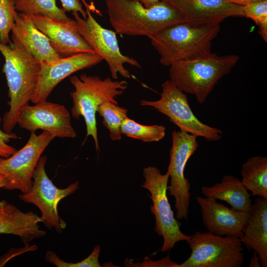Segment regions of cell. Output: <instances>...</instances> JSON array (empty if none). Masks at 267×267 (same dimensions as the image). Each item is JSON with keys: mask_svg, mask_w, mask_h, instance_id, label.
I'll return each instance as SVG.
<instances>
[{"mask_svg": "<svg viewBox=\"0 0 267 267\" xmlns=\"http://www.w3.org/2000/svg\"><path fill=\"white\" fill-rule=\"evenodd\" d=\"M9 45L0 43L4 58L3 72L8 87L9 110L2 118V129L11 133L21 110L29 104L36 90L40 63L15 38Z\"/></svg>", "mask_w": 267, "mask_h": 267, "instance_id": "6da1fadb", "label": "cell"}, {"mask_svg": "<svg viewBox=\"0 0 267 267\" xmlns=\"http://www.w3.org/2000/svg\"><path fill=\"white\" fill-rule=\"evenodd\" d=\"M109 22L117 34L149 38L167 27L183 22L179 12L160 0L150 7L136 0H105Z\"/></svg>", "mask_w": 267, "mask_h": 267, "instance_id": "7a4b0ae2", "label": "cell"}, {"mask_svg": "<svg viewBox=\"0 0 267 267\" xmlns=\"http://www.w3.org/2000/svg\"><path fill=\"white\" fill-rule=\"evenodd\" d=\"M220 29V24L200 25L180 22L167 27L149 39L160 56L161 64L170 67L178 61L210 53L212 41Z\"/></svg>", "mask_w": 267, "mask_h": 267, "instance_id": "3957f363", "label": "cell"}, {"mask_svg": "<svg viewBox=\"0 0 267 267\" xmlns=\"http://www.w3.org/2000/svg\"><path fill=\"white\" fill-rule=\"evenodd\" d=\"M236 54L218 55L211 52L193 58L178 61L170 66V80L184 93L194 95L202 104L218 82L236 65Z\"/></svg>", "mask_w": 267, "mask_h": 267, "instance_id": "277c9868", "label": "cell"}, {"mask_svg": "<svg viewBox=\"0 0 267 267\" xmlns=\"http://www.w3.org/2000/svg\"><path fill=\"white\" fill-rule=\"evenodd\" d=\"M69 80L75 89L70 93L73 102L72 116L76 119L81 116L84 118L87 131L86 139L91 136L96 150H99L96 120L97 109L105 101L118 105L116 99L124 93L128 83L126 80L113 81L110 77L101 79L97 76L86 74L79 77L71 76Z\"/></svg>", "mask_w": 267, "mask_h": 267, "instance_id": "5b68a950", "label": "cell"}, {"mask_svg": "<svg viewBox=\"0 0 267 267\" xmlns=\"http://www.w3.org/2000/svg\"><path fill=\"white\" fill-rule=\"evenodd\" d=\"M186 242L191 250L179 267H240L244 260L240 238L196 231Z\"/></svg>", "mask_w": 267, "mask_h": 267, "instance_id": "8992f818", "label": "cell"}, {"mask_svg": "<svg viewBox=\"0 0 267 267\" xmlns=\"http://www.w3.org/2000/svg\"><path fill=\"white\" fill-rule=\"evenodd\" d=\"M161 87L160 99L155 101L142 100L140 105L151 107L165 115L181 132L202 137L209 141L221 139L222 132L221 130L205 124L195 116L185 93L170 80L164 82Z\"/></svg>", "mask_w": 267, "mask_h": 267, "instance_id": "52a82bcc", "label": "cell"}, {"mask_svg": "<svg viewBox=\"0 0 267 267\" xmlns=\"http://www.w3.org/2000/svg\"><path fill=\"white\" fill-rule=\"evenodd\" d=\"M144 178L141 186L147 189L153 205L150 211L155 218V232L163 238L161 252H166L173 248L179 241H187L189 236L183 233L180 227L181 223L174 216V211L168 199L167 191L169 175L162 174L160 170L152 166L144 168L143 171Z\"/></svg>", "mask_w": 267, "mask_h": 267, "instance_id": "ba28073f", "label": "cell"}, {"mask_svg": "<svg viewBox=\"0 0 267 267\" xmlns=\"http://www.w3.org/2000/svg\"><path fill=\"white\" fill-rule=\"evenodd\" d=\"M46 156H42L35 171L31 188L19 195L21 200L32 203L41 213L42 222L48 229L54 228L61 233L66 227V223L59 216L58 205L59 202L74 193L79 187V182L71 183L65 188H57L48 177L45 171Z\"/></svg>", "mask_w": 267, "mask_h": 267, "instance_id": "9c48e42d", "label": "cell"}, {"mask_svg": "<svg viewBox=\"0 0 267 267\" xmlns=\"http://www.w3.org/2000/svg\"><path fill=\"white\" fill-rule=\"evenodd\" d=\"M86 6L87 17H80L77 12H73L78 31L94 52L107 62L111 77L117 79L118 74L130 79V72L125 67V64L141 68L138 61L123 54L120 51L115 31L106 29L94 19L85 0H82Z\"/></svg>", "mask_w": 267, "mask_h": 267, "instance_id": "30bf717a", "label": "cell"}, {"mask_svg": "<svg viewBox=\"0 0 267 267\" xmlns=\"http://www.w3.org/2000/svg\"><path fill=\"white\" fill-rule=\"evenodd\" d=\"M55 138L51 133L43 131L37 135L31 133L25 145L8 158L0 157V174L6 184L3 188L27 192L31 187L36 167L43 153Z\"/></svg>", "mask_w": 267, "mask_h": 267, "instance_id": "8fae6325", "label": "cell"}, {"mask_svg": "<svg viewBox=\"0 0 267 267\" xmlns=\"http://www.w3.org/2000/svg\"><path fill=\"white\" fill-rule=\"evenodd\" d=\"M197 136L174 131L172 133V145L170 150V162L167 172L170 178L168 186L169 194L175 200L176 218L187 220L191 194L190 184L184 175L186 163L197 150Z\"/></svg>", "mask_w": 267, "mask_h": 267, "instance_id": "7c38bea8", "label": "cell"}, {"mask_svg": "<svg viewBox=\"0 0 267 267\" xmlns=\"http://www.w3.org/2000/svg\"><path fill=\"white\" fill-rule=\"evenodd\" d=\"M71 119L65 106L46 100L25 106L19 114L17 124L31 133L42 130L55 137L74 138L77 133Z\"/></svg>", "mask_w": 267, "mask_h": 267, "instance_id": "4fadbf2b", "label": "cell"}, {"mask_svg": "<svg viewBox=\"0 0 267 267\" xmlns=\"http://www.w3.org/2000/svg\"><path fill=\"white\" fill-rule=\"evenodd\" d=\"M103 60L96 53H81L40 63V71L36 90L31 102L47 100L55 87L73 73L91 67Z\"/></svg>", "mask_w": 267, "mask_h": 267, "instance_id": "5bb4252c", "label": "cell"}, {"mask_svg": "<svg viewBox=\"0 0 267 267\" xmlns=\"http://www.w3.org/2000/svg\"><path fill=\"white\" fill-rule=\"evenodd\" d=\"M30 16L61 57L95 52L79 33L75 20H65L41 15Z\"/></svg>", "mask_w": 267, "mask_h": 267, "instance_id": "9a60e30c", "label": "cell"}, {"mask_svg": "<svg viewBox=\"0 0 267 267\" xmlns=\"http://www.w3.org/2000/svg\"><path fill=\"white\" fill-rule=\"evenodd\" d=\"M174 7L183 22L193 25H216L230 17H244L242 6L226 0H161Z\"/></svg>", "mask_w": 267, "mask_h": 267, "instance_id": "2e32d148", "label": "cell"}, {"mask_svg": "<svg viewBox=\"0 0 267 267\" xmlns=\"http://www.w3.org/2000/svg\"><path fill=\"white\" fill-rule=\"evenodd\" d=\"M202 220L207 231L212 233L240 238L247 224L251 211L235 210L210 197L196 196Z\"/></svg>", "mask_w": 267, "mask_h": 267, "instance_id": "e0dca14e", "label": "cell"}, {"mask_svg": "<svg viewBox=\"0 0 267 267\" xmlns=\"http://www.w3.org/2000/svg\"><path fill=\"white\" fill-rule=\"evenodd\" d=\"M41 217L32 211L23 212L5 200L0 201V234L19 236L25 246L32 240L44 236L39 223Z\"/></svg>", "mask_w": 267, "mask_h": 267, "instance_id": "ac0fdd59", "label": "cell"}, {"mask_svg": "<svg viewBox=\"0 0 267 267\" xmlns=\"http://www.w3.org/2000/svg\"><path fill=\"white\" fill-rule=\"evenodd\" d=\"M11 32V37L16 39L40 63L62 57L49 39L36 26L30 15L17 12Z\"/></svg>", "mask_w": 267, "mask_h": 267, "instance_id": "d6986e66", "label": "cell"}, {"mask_svg": "<svg viewBox=\"0 0 267 267\" xmlns=\"http://www.w3.org/2000/svg\"><path fill=\"white\" fill-rule=\"evenodd\" d=\"M249 251L259 255L261 267H267V198L258 196L251 210L247 224L240 238Z\"/></svg>", "mask_w": 267, "mask_h": 267, "instance_id": "ffe728a7", "label": "cell"}, {"mask_svg": "<svg viewBox=\"0 0 267 267\" xmlns=\"http://www.w3.org/2000/svg\"><path fill=\"white\" fill-rule=\"evenodd\" d=\"M201 192L206 197L225 201L235 210L249 212L252 207L251 194L241 180L231 175L224 176L212 186H202Z\"/></svg>", "mask_w": 267, "mask_h": 267, "instance_id": "44dd1931", "label": "cell"}, {"mask_svg": "<svg viewBox=\"0 0 267 267\" xmlns=\"http://www.w3.org/2000/svg\"><path fill=\"white\" fill-rule=\"evenodd\" d=\"M241 180L253 196L267 198V157L256 156L248 158L242 165Z\"/></svg>", "mask_w": 267, "mask_h": 267, "instance_id": "7402d4cb", "label": "cell"}, {"mask_svg": "<svg viewBox=\"0 0 267 267\" xmlns=\"http://www.w3.org/2000/svg\"><path fill=\"white\" fill-rule=\"evenodd\" d=\"M16 11L29 15H41L51 18L70 20L56 0H13Z\"/></svg>", "mask_w": 267, "mask_h": 267, "instance_id": "603a6c76", "label": "cell"}, {"mask_svg": "<svg viewBox=\"0 0 267 267\" xmlns=\"http://www.w3.org/2000/svg\"><path fill=\"white\" fill-rule=\"evenodd\" d=\"M97 112L102 117V123L108 130L110 138L113 141L121 140V126L128 117V109L111 102L105 101L99 106Z\"/></svg>", "mask_w": 267, "mask_h": 267, "instance_id": "cb8c5ba5", "label": "cell"}, {"mask_svg": "<svg viewBox=\"0 0 267 267\" xmlns=\"http://www.w3.org/2000/svg\"><path fill=\"white\" fill-rule=\"evenodd\" d=\"M122 134L145 142H157L164 138L166 128L163 125H144L127 118L121 126Z\"/></svg>", "mask_w": 267, "mask_h": 267, "instance_id": "d4e9b609", "label": "cell"}, {"mask_svg": "<svg viewBox=\"0 0 267 267\" xmlns=\"http://www.w3.org/2000/svg\"><path fill=\"white\" fill-rule=\"evenodd\" d=\"M17 13L13 0H0V43L11 44L12 41L9 38L15 22Z\"/></svg>", "mask_w": 267, "mask_h": 267, "instance_id": "484cf974", "label": "cell"}, {"mask_svg": "<svg viewBox=\"0 0 267 267\" xmlns=\"http://www.w3.org/2000/svg\"><path fill=\"white\" fill-rule=\"evenodd\" d=\"M100 247L96 245L90 254L86 259L78 263H68L61 259L56 253L47 251L45 255L46 262L57 267H100L98 258L100 253Z\"/></svg>", "mask_w": 267, "mask_h": 267, "instance_id": "4316f807", "label": "cell"}, {"mask_svg": "<svg viewBox=\"0 0 267 267\" xmlns=\"http://www.w3.org/2000/svg\"><path fill=\"white\" fill-rule=\"evenodd\" d=\"M244 17L250 18L259 26L267 21V0H262L242 6Z\"/></svg>", "mask_w": 267, "mask_h": 267, "instance_id": "83f0119b", "label": "cell"}, {"mask_svg": "<svg viewBox=\"0 0 267 267\" xmlns=\"http://www.w3.org/2000/svg\"><path fill=\"white\" fill-rule=\"evenodd\" d=\"M2 118L0 117V157L8 158L14 154L17 150L7 144L11 139L20 137L15 133H7L0 128Z\"/></svg>", "mask_w": 267, "mask_h": 267, "instance_id": "f1b7e54d", "label": "cell"}, {"mask_svg": "<svg viewBox=\"0 0 267 267\" xmlns=\"http://www.w3.org/2000/svg\"><path fill=\"white\" fill-rule=\"evenodd\" d=\"M63 9L65 11L77 12L82 14L83 18L87 17L86 11L84 10L80 0H60Z\"/></svg>", "mask_w": 267, "mask_h": 267, "instance_id": "f546056e", "label": "cell"}, {"mask_svg": "<svg viewBox=\"0 0 267 267\" xmlns=\"http://www.w3.org/2000/svg\"><path fill=\"white\" fill-rule=\"evenodd\" d=\"M249 267H261V261L260 257L257 252L254 251L253 254L252 255L250 260Z\"/></svg>", "mask_w": 267, "mask_h": 267, "instance_id": "4dcf8cb0", "label": "cell"}, {"mask_svg": "<svg viewBox=\"0 0 267 267\" xmlns=\"http://www.w3.org/2000/svg\"><path fill=\"white\" fill-rule=\"evenodd\" d=\"M259 34L266 42H267V21H265L259 26Z\"/></svg>", "mask_w": 267, "mask_h": 267, "instance_id": "1f68e13d", "label": "cell"}, {"mask_svg": "<svg viewBox=\"0 0 267 267\" xmlns=\"http://www.w3.org/2000/svg\"><path fill=\"white\" fill-rule=\"evenodd\" d=\"M228 1L241 6L246 5L252 2L262 0H226Z\"/></svg>", "mask_w": 267, "mask_h": 267, "instance_id": "d6a6232c", "label": "cell"}, {"mask_svg": "<svg viewBox=\"0 0 267 267\" xmlns=\"http://www.w3.org/2000/svg\"><path fill=\"white\" fill-rule=\"evenodd\" d=\"M142 3L146 7H150L158 2L160 0H136Z\"/></svg>", "mask_w": 267, "mask_h": 267, "instance_id": "836d02e7", "label": "cell"}, {"mask_svg": "<svg viewBox=\"0 0 267 267\" xmlns=\"http://www.w3.org/2000/svg\"><path fill=\"white\" fill-rule=\"evenodd\" d=\"M6 184V180L4 177L0 174V189L1 188H4Z\"/></svg>", "mask_w": 267, "mask_h": 267, "instance_id": "e575fe53", "label": "cell"}, {"mask_svg": "<svg viewBox=\"0 0 267 267\" xmlns=\"http://www.w3.org/2000/svg\"><path fill=\"white\" fill-rule=\"evenodd\" d=\"M2 0V1H4V0Z\"/></svg>", "mask_w": 267, "mask_h": 267, "instance_id": "d590c367", "label": "cell"}]
</instances>
